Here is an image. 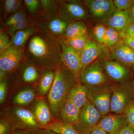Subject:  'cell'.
Segmentation results:
<instances>
[{"label":"cell","instance_id":"obj_1","mask_svg":"<svg viewBox=\"0 0 134 134\" xmlns=\"http://www.w3.org/2000/svg\"><path fill=\"white\" fill-rule=\"evenodd\" d=\"M28 53L30 63L40 69L55 70L62 65V50L56 38L41 32L29 41Z\"/></svg>","mask_w":134,"mask_h":134},{"label":"cell","instance_id":"obj_2","mask_svg":"<svg viewBox=\"0 0 134 134\" xmlns=\"http://www.w3.org/2000/svg\"><path fill=\"white\" fill-rule=\"evenodd\" d=\"M55 70V78L48 94V102L54 119L60 120L61 108L78 82L74 75L63 65Z\"/></svg>","mask_w":134,"mask_h":134},{"label":"cell","instance_id":"obj_3","mask_svg":"<svg viewBox=\"0 0 134 134\" xmlns=\"http://www.w3.org/2000/svg\"><path fill=\"white\" fill-rule=\"evenodd\" d=\"M1 113L2 118L8 121L13 129L35 132L43 129L36 120L32 110L24 107H9Z\"/></svg>","mask_w":134,"mask_h":134},{"label":"cell","instance_id":"obj_4","mask_svg":"<svg viewBox=\"0 0 134 134\" xmlns=\"http://www.w3.org/2000/svg\"><path fill=\"white\" fill-rule=\"evenodd\" d=\"M134 102L133 81L113 83L110 112L124 114Z\"/></svg>","mask_w":134,"mask_h":134},{"label":"cell","instance_id":"obj_5","mask_svg":"<svg viewBox=\"0 0 134 134\" xmlns=\"http://www.w3.org/2000/svg\"><path fill=\"white\" fill-rule=\"evenodd\" d=\"M56 13L57 16L70 23L89 17L88 12L81 1H61L57 5Z\"/></svg>","mask_w":134,"mask_h":134},{"label":"cell","instance_id":"obj_6","mask_svg":"<svg viewBox=\"0 0 134 134\" xmlns=\"http://www.w3.org/2000/svg\"><path fill=\"white\" fill-rule=\"evenodd\" d=\"M113 84L88 89V100L99 111L102 116L110 112Z\"/></svg>","mask_w":134,"mask_h":134},{"label":"cell","instance_id":"obj_7","mask_svg":"<svg viewBox=\"0 0 134 134\" xmlns=\"http://www.w3.org/2000/svg\"><path fill=\"white\" fill-rule=\"evenodd\" d=\"M80 81L88 88L112 83L107 76L100 61L98 60L94 62L82 70Z\"/></svg>","mask_w":134,"mask_h":134},{"label":"cell","instance_id":"obj_8","mask_svg":"<svg viewBox=\"0 0 134 134\" xmlns=\"http://www.w3.org/2000/svg\"><path fill=\"white\" fill-rule=\"evenodd\" d=\"M102 115L88 100L81 109L79 121L75 127L81 134H90L97 126Z\"/></svg>","mask_w":134,"mask_h":134},{"label":"cell","instance_id":"obj_9","mask_svg":"<svg viewBox=\"0 0 134 134\" xmlns=\"http://www.w3.org/2000/svg\"><path fill=\"white\" fill-rule=\"evenodd\" d=\"M83 3L93 19L98 21L107 22L116 9L112 0H85Z\"/></svg>","mask_w":134,"mask_h":134},{"label":"cell","instance_id":"obj_10","mask_svg":"<svg viewBox=\"0 0 134 134\" xmlns=\"http://www.w3.org/2000/svg\"><path fill=\"white\" fill-rule=\"evenodd\" d=\"M107 76L113 83L130 81L132 70L115 60L105 59L100 61Z\"/></svg>","mask_w":134,"mask_h":134},{"label":"cell","instance_id":"obj_11","mask_svg":"<svg viewBox=\"0 0 134 134\" xmlns=\"http://www.w3.org/2000/svg\"><path fill=\"white\" fill-rule=\"evenodd\" d=\"M61 46L62 65L74 75L78 82L82 69L80 55L63 42L62 43Z\"/></svg>","mask_w":134,"mask_h":134},{"label":"cell","instance_id":"obj_12","mask_svg":"<svg viewBox=\"0 0 134 134\" xmlns=\"http://www.w3.org/2000/svg\"><path fill=\"white\" fill-rule=\"evenodd\" d=\"M0 54V69L6 73L16 69L22 59L21 48L11 46Z\"/></svg>","mask_w":134,"mask_h":134},{"label":"cell","instance_id":"obj_13","mask_svg":"<svg viewBox=\"0 0 134 134\" xmlns=\"http://www.w3.org/2000/svg\"><path fill=\"white\" fill-rule=\"evenodd\" d=\"M128 125L126 117L124 114H108L103 115L97 126L108 134H116Z\"/></svg>","mask_w":134,"mask_h":134},{"label":"cell","instance_id":"obj_14","mask_svg":"<svg viewBox=\"0 0 134 134\" xmlns=\"http://www.w3.org/2000/svg\"><path fill=\"white\" fill-rule=\"evenodd\" d=\"M70 23L65 21L58 16L48 18L38 24V29L44 33L52 36L56 39L64 37V34Z\"/></svg>","mask_w":134,"mask_h":134},{"label":"cell","instance_id":"obj_15","mask_svg":"<svg viewBox=\"0 0 134 134\" xmlns=\"http://www.w3.org/2000/svg\"><path fill=\"white\" fill-rule=\"evenodd\" d=\"M31 110L36 120L43 129L53 121L49 104L43 97L36 99Z\"/></svg>","mask_w":134,"mask_h":134},{"label":"cell","instance_id":"obj_16","mask_svg":"<svg viewBox=\"0 0 134 134\" xmlns=\"http://www.w3.org/2000/svg\"><path fill=\"white\" fill-rule=\"evenodd\" d=\"M111 49L110 55L112 59L132 70H134V50L125 45L121 41Z\"/></svg>","mask_w":134,"mask_h":134},{"label":"cell","instance_id":"obj_17","mask_svg":"<svg viewBox=\"0 0 134 134\" xmlns=\"http://www.w3.org/2000/svg\"><path fill=\"white\" fill-rule=\"evenodd\" d=\"M104 45L99 44L90 38L80 54L82 70L94 62L104 52Z\"/></svg>","mask_w":134,"mask_h":134},{"label":"cell","instance_id":"obj_18","mask_svg":"<svg viewBox=\"0 0 134 134\" xmlns=\"http://www.w3.org/2000/svg\"><path fill=\"white\" fill-rule=\"evenodd\" d=\"M55 70L50 69L41 70L35 86L37 95L40 97H43L48 94L54 81Z\"/></svg>","mask_w":134,"mask_h":134},{"label":"cell","instance_id":"obj_19","mask_svg":"<svg viewBox=\"0 0 134 134\" xmlns=\"http://www.w3.org/2000/svg\"><path fill=\"white\" fill-rule=\"evenodd\" d=\"M80 111V109L71 101L67 100L60 110L61 120L63 122L70 124L75 127L79 121Z\"/></svg>","mask_w":134,"mask_h":134},{"label":"cell","instance_id":"obj_20","mask_svg":"<svg viewBox=\"0 0 134 134\" xmlns=\"http://www.w3.org/2000/svg\"><path fill=\"white\" fill-rule=\"evenodd\" d=\"M88 89L87 86L80 82L77 83L70 92L67 100L81 110L88 100Z\"/></svg>","mask_w":134,"mask_h":134},{"label":"cell","instance_id":"obj_21","mask_svg":"<svg viewBox=\"0 0 134 134\" xmlns=\"http://www.w3.org/2000/svg\"><path fill=\"white\" fill-rule=\"evenodd\" d=\"M108 27L119 32L122 31L131 23L128 11L116 9L115 12L107 21Z\"/></svg>","mask_w":134,"mask_h":134},{"label":"cell","instance_id":"obj_22","mask_svg":"<svg viewBox=\"0 0 134 134\" xmlns=\"http://www.w3.org/2000/svg\"><path fill=\"white\" fill-rule=\"evenodd\" d=\"M37 96L35 89L30 86L19 91L13 98L12 103L15 105L24 107L29 105L36 100Z\"/></svg>","mask_w":134,"mask_h":134},{"label":"cell","instance_id":"obj_23","mask_svg":"<svg viewBox=\"0 0 134 134\" xmlns=\"http://www.w3.org/2000/svg\"><path fill=\"white\" fill-rule=\"evenodd\" d=\"M88 27L83 21L70 23L67 27L64 36V41L74 37L88 34Z\"/></svg>","mask_w":134,"mask_h":134},{"label":"cell","instance_id":"obj_24","mask_svg":"<svg viewBox=\"0 0 134 134\" xmlns=\"http://www.w3.org/2000/svg\"><path fill=\"white\" fill-rule=\"evenodd\" d=\"M36 29L34 26H28L26 29L16 32L12 36L9 46H14L21 48L24 45L29 38L34 33Z\"/></svg>","mask_w":134,"mask_h":134},{"label":"cell","instance_id":"obj_25","mask_svg":"<svg viewBox=\"0 0 134 134\" xmlns=\"http://www.w3.org/2000/svg\"><path fill=\"white\" fill-rule=\"evenodd\" d=\"M44 129L60 134H81L74 126L61 120H54Z\"/></svg>","mask_w":134,"mask_h":134},{"label":"cell","instance_id":"obj_26","mask_svg":"<svg viewBox=\"0 0 134 134\" xmlns=\"http://www.w3.org/2000/svg\"><path fill=\"white\" fill-rule=\"evenodd\" d=\"M90 39L87 34L74 37L63 41L62 42L67 46L74 49L80 55Z\"/></svg>","mask_w":134,"mask_h":134},{"label":"cell","instance_id":"obj_27","mask_svg":"<svg viewBox=\"0 0 134 134\" xmlns=\"http://www.w3.org/2000/svg\"><path fill=\"white\" fill-rule=\"evenodd\" d=\"M40 73L35 66L30 63L26 65L22 74V78L26 83H31L36 82L39 77Z\"/></svg>","mask_w":134,"mask_h":134},{"label":"cell","instance_id":"obj_28","mask_svg":"<svg viewBox=\"0 0 134 134\" xmlns=\"http://www.w3.org/2000/svg\"><path fill=\"white\" fill-rule=\"evenodd\" d=\"M121 41L119 32L110 27L107 29L104 45L106 47L112 48Z\"/></svg>","mask_w":134,"mask_h":134},{"label":"cell","instance_id":"obj_29","mask_svg":"<svg viewBox=\"0 0 134 134\" xmlns=\"http://www.w3.org/2000/svg\"><path fill=\"white\" fill-rule=\"evenodd\" d=\"M107 28L102 24L97 25L93 28L92 30V35L98 44L104 45L105 37Z\"/></svg>","mask_w":134,"mask_h":134},{"label":"cell","instance_id":"obj_30","mask_svg":"<svg viewBox=\"0 0 134 134\" xmlns=\"http://www.w3.org/2000/svg\"><path fill=\"white\" fill-rule=\"evenodd\" d=\"M22 1L18 0H6L4 2V8L7 14L16 13L21 7Z\"/></svg>","mask_w":134,"mask_h":134},{"label":"cell","instance_id":"obj_31","mask_svg":"<svg viewBox=\"0 0 134 134\" xmlns=\"http://www.w3.org/2000/svg\"><path fill=\"white\" fill-rule=\"evenodd\" d=\"M26 19L24 12L23 11H18L11 16L6 22V25L8 27L16 24Z\"/></svg>","mask_w":134,"mask_h":134},{"label":"cell","instance_id":"obj_32","mask_svg":"<svg viewBox=\"0 0 134 134\" xmlns=\"http://www.w3.org/2000/svg\"><path fill=\"white\" fill-rule=\"evenodd\" d=\"M114 4L117 9L128 11L134 3V0H114Z\"/></svg>","mask_w":134,"mask_h":134},{"label":"cell","instance_id":"obj_33","mask_svg":"<svg viewBox=\"0 0 134 134\" xmlns=\"http://www.w3.org/2000/svg\"><path fill=\"white\" fill-rule=\"evenodd\" d=\"M28 26H29V24L27 19H24L21 21L9 27L8 32L9 34L12 36L16 32L26 29Z\"/></svg>","mask_w":134,"mask_h":134},{"label":"cell","instance_id":"obj_34","mask_svg":"<svg viewBox=\"0 0 134 134\" xmlns=\"http://www.w3.org/2000/svg\"><path fill=\"white\" fill-rule=\"evenodd\" d=\"M24 2L31 14H35L40 5V1L38 0H25Z\"/></svg>","mask_w":134,"mask_h":134},{"label":"cell","instance_id":"obj_35","mask_svg":"<svg viewBox=\"0 0 134 134\" xmlns=\"http://www.w3.org/2000/svg\"><path fill=\"white\" fill-rule=\"evenodd\" d=\"M13 128L7 120L1 118L0 120V134H10Z\"/></svg>","mask_w":134,"mask_h":134},{"label":"cell","instance_id":"obj_36","mask_svg":"<svg viewBox=\"0 0 134 134\" xmlns=\"http://www.w3.org/2000/svg\"><path fill=\"white\" fill-rule=\"evenodd\" d=\"M10 40L9 36L3 31L0 33V53L9 46Z\"/></svg>","mask_w":134,"mask_h":134},{"label":"cell","instance_id":"obj_37","mask_svg":"<svg viewBox=\"0 0 134 134\" xmlns=\"http://www.w3.org/2000/svg\"><path fill=\"white\" fill-rule=\"evenodd\" d=\"M125 114L128 125L134 128V102L127 109Z\"/></svg>","mask_w":134,"mask_h":134},{"label":"cell","instance_id":"obj_38","mask_svg":"<svg viewBox=\"0 0 134 134\" xmlns=\"http://www.w3.org/2000/svg\"><path fill=\"white\" fill-rule=\"evenodd\" d=\"M121 38L125 37H134V23H132L125 30L120 32Z\"/></svg>","mask_w":134,"mask_h":134},{"label":"cell","instance_id":"obj_39","mask_svg":"<svg viewBox=\"0 0 134 134\" xmlns=\"http://www.w3.org/2000/svg\"><path fill=\"white\" fill-rule=\"evenodd\" d=\"M7 86V83L5 79L0 81V103L1 105L3 104L6 98Z\"/></svg>","mask_w":134,"mask_h":134},{"label":"cell","instance_id":"obj_40","mask_svg":"<svg viewBox=\"0 0 134 134\" xmlns=\"http://www.w3.org/2000/svg\"><path fill=\"white\" fill-rule=\"evenodd\" d=\"M121 42L125 45L134 50V37H125L121 38Z\"/></svg>","mask_w":134,"mask_h":134},{"label":"cell","instance_id":"obj_41","mask_svg":"<svg viewBox=\"0 0 134 134\" xmlns=\"http://www.w3.org/2000/svg\"><path fill=\"white\" fill-rule=\"evenodd\" d=\"M116 134H134V128L128 125Z\"/></svg>","mask_w":134,"mask_h":134},{"label":"cell","instance_id":"obj_42","mask_svg":"<svg viewBox=\"0 0 134 134\" xmlns=\"http://www.w3.org/2000/svg\"><path fill=\"white\" fill-rule=\"evenodd\" d=\"M34 132L36 134H60L45 129L38 130Z\"/></svg>","mask_w":134,"mask_h":134},{"label":"cell","instance_id":"obj_43","mask_svg":"<svg viewBox=\"0 0 134 134\" xmlns=\"http://www.w3.org/2000/svg\"><path fill=\"white\" fill-rule=\"evenodd\" d=\"M10 134H36L33 131H26V130H19L13 129Z\"/></svg>","mask_w":134,"mask_h":134},{"label":"cell","instance_id":"obj_44","mask_svg":"<svg viewBox=\"0 0 134 134\" xmlns=\"http://www.w3.org/2000/svg\"><path fill=\"white\" fill-rule=\"evenodd\" d=\"M90 134H108L100 128L97 127Z\"/></svg>","mask_w":134,"mask_h":134},{"label":"cell","instance_id":"obj_45","mask_svg":"<svg viewBox=\"0 0 134 134\" xmlns=\"http://www.w3.org/2000/svg\"><path fill=\"white\" fill-rule=\"evenodd\" d=\"M128 11L131 22L134 23V3Z\"/></svg>","mask_w":134,"mask_h":134},{"label":"cell","instance_id":"obj_46","mask_svg":"<svg viewBox=\"0 0 134 134\" xmlns=\"http://www.w3.org/2000/svg\"><path fill=\"white\" fill-rule=\"evenodd\" d=\"M6 76V72L0 69V81L5 79Z\"/></svg>","mask_w":134,"mask_h":134},{"label":"cell","instance_id":"obj_47","mask_svg":"<svg viewBox=\"0 0 134 134\" xmlns=\"http://www.w3.org/2000/svg\"><path fill=\"white\" fill-rule=\"evenodd\" d=\"M133 93L134 95V81H133Z\"/></svg>","mask_w":134,"mask_h":134}]
</instances>
